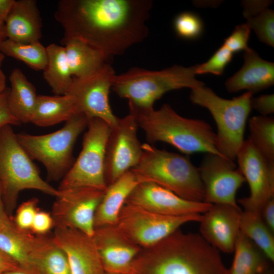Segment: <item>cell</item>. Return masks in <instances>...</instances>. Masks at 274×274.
Instances as JSON below:
<instances>
[{
  "label": "cell",
  "mask_w": 274,
  "mask_h": 274,
  "mask_svg": "<svg viewBox=\"0 0 274 274\" xmlns=\"http://www.w3.org/2000/svg\"><path fill=\"white\" fill-rule=\"evenodd\" d=\"M12 220V217L7 214L5 210L3 200V189L0 183V226L10 223Z\"/></svg>",
  "instance_id": "43"
},
{
  "label": "cell",
  "mask_w": 274,
  "mask_h": 274,
  "mask_svg": "<svg viewBox=\"0 0 274 274\" xmlns=\"http://www.w3.org/2000/svg\"><path fill=\"white\" fill-rule=\"evenodd\" d=\"M150 143H167L186 154L203 152L221 156L216 147V133L206 121L184 117L167 104L159 109L129 110Z\"/></svg>",
  "instance_id": "3"
},
{
  "label": "cell",
  "mask_w": 274,
  "mask_h": 274,
  "mask_svg": "<svg viewBox=\"0 0 274 274\" xmlns=\"http://www.w3.org/2000/svg\"><path fill=\"white\" fill-rule=\"evenodd\" d=\"M79 113L74 98L68 94L38 96L30 123L46 127L66 121Z\"/></svg>",
  "instance_id": "26"
},
{
  "label": "cell",
  "mask_w": 274,
  "mask_h": 274,
  "mask_svg": "<svg viewBox=\"0 0 274 274\" xmlns=\"http://www.w3.org/2000/svg\"><path fill=\"white\" fill-rule=\"evenodd\" d=\"M0 52L4 55L20 60L37 71H44L47 61L46 47L40 42L20 43L6 39L0 45Z\"/></svg>",
  "instance_id": "32"
},
{
  "label": "cell",
  "mask_w": 274,
  "mask_h": 274,
  "mask_svg": "<svg viewBox=\"0 0 274 274\" xmlns=\"http://www.w3.org/2000/svg\"><path fill=\"white\" fill-rule=\"evenodd\" d=\"M140 183L131 170L109 185L94 216V227L115 225L128 196Z\"/></svg>",
  "instance_id": "22"
},
{
  "label": "cell",
  "mask_w": 274,
  "mask_h": 274,
  "mask_svg": "<svg viewBox=\"0 0 274 274\" xmlns=\"http://www.w3.org/2000/svg\"><path fill=\"white\" fill-rule=\"evenodd\" d=\"M234 256L227 274H260L271 266L264 253L241 231L236 240Z\"/></svg>",
  "instance_id": "28"
},
{
  "label": "cell",
  "mask_w": 274,
  "mask_h": 274,
  "mask_svg": "<svg viewBox=\"0 0 274 274\" xmlns=\"http://www.w3.org/2000/svg\"><path fill=\"white\" fill-rule=\"evenodd\" d=\"M261 217L268 227L274 232V198L268 200L262 207L260 211Z\"/></svg>",
  "instance_id": "41"
},
{
  "label": "cell",
  "mask_w": 274,
  "mask_h": 274,
  "mask_svg": "<svg viewBox=\"0 0 274 274\" xmlns=\"http://www.w3.org/2000/svg\"><path fill=\"white\" fill-rule=\"evenodd\" d=\"M7 39L5 22L1 18H0V45L1 44Z\"/></svg>",
  "instance_id": "47"
},
{
  "label": "cell",
  "mask_w": 274,
  "mask_h": 274,
  "mask_svg": "<svg viewBox=\"0 0 274 274\" xmlns=\"http://www.w3.org/2000/svg\"><path fill=\"white\" fill-rule=\"evenodd\" d=\"M52 209L54 227H70L93 236L94 216L106 190L79 187L59 190Z\"/></svg>",
  "instance_id": "12"
},
{
  "label": "cell",
  "mask_w": 274,
  "mask_h": 274,
  "mask_svg": "<svg viewBox=\"0 0 274 274\" xmlns=\"http://www.w3.org/2000/svg\"><path fill=\"white\" fill-rule=\"evenodd\" d=\"M198 169L204 190V202L239 207L236 192L246 180L234 161L206 153Z\"/></svg>",
  "instance_id": "15"
},
{
  "label": "cell",
  "mask_w": 274,
  "mask_h": 274,
  "mask_svg": "<svg viewBox=\"0 0 274 274\" xmlns=\"http://www.w3.org/2000/svg\"><path fill=\"white\" fill-rule=\"evenodd\" d=\"M0 183L5 210L10 217L22 190H37L55 197L59 193L57 189L42 178L10 125L0 128Z\"/></svg>",
  "instance_id": "7"
},
{
  "label": "cell",
  "mask_w": 274,
  "mask_h": 274,
  "mask_svg": "<svg viewBox=\"0 0 274 274\" xmlns=\"http://www.w3.org/2000/svg\"><path fill=\"white\" fill-rule=\"evenodd\" d=\"M260 274H274V271L273 268H272V267L270 266L269 268Z\"/></svg>",
  "instance_id": "48"
},
{
  "label": "cell",
  "mask_w": 274,
  "mask_h": 274,
  "mask_svg": "<svg viewBox=\"0 0 274 274\" xmlns=\"http://www.w3.org/2000/svg\"><path fill=\"white\" fill-rule=\"evenodd\" d=\"M139 126L131 114L118 118L111 127L106 144L104 173L107 186L135 166L142 154Z\"/></svg>",
  "instance_id": "13"
},
{
  "label": "cell",
  "mask_w": 274,
  "mask_h": 274,
  "mask_svg": "<svg viewBox=\"0 0 274 274\" xmlns=\"http://www.w3.org/2000/svg\"><path fill=\"white\" fill-rule=\"evenodd\" d=\"M31 267L40 274H72L66 256L52 236L38 235L31 255Z\"/></svg>",
  "instance_id": "27"
},
{
  "label": "cell",
  "mask_w": 274,
  "mask_h": 274,
  "mask_svg": "<svg viewBox=\"0 0 274 274\" xmlns=\"http://www.w3.org/2000/svg\"><path fill=\"white\" fill-rule=\"evenodd\" d=\"M9 89L0 94V128L5 125H18L20 123L11 114L8 106Z\"/></svg>",
  "instance_id": "40"
},
{
  "label": "cell",
  "mask_w": 274,
  "mask_h": 274,
  "mask_svg": "<svg viewBox=\"0 0 274 274\" xmlns=\"http://www.w3.org/2000/svg\"><path fill=\"white\" fill-rule=\"evenodd\" d=\"M48 61L43 77L55 95L66 94L73 81L63 46L51 44L46 47Z\"/></svg>",
  "instance_id": "29"
},
{
  "label": "cell",
  "mask_w": 274,
  "mask_h": 274,
  "mask_svg": "<svg viewBox=\"0 0 274 274\" xmlns=\"http://www.w3.org/2000/svg\"><path fill=\"white\" fill-rule=\"evenodd\" d=\"M9 80L7 100L10 112L20 124L31 122L38 96L35 87L19 68L12 70Z\"/></svg>",
  "instance_id": "23"
},
{
  "label": "cell",
  "mask_w": 274,
  "mask_h": 274,
  "mask_svg": "<svg viewBox=\"0 0 274 274\" xmlns=\"http://www.w3.org/2000/svg\"><path fill=\"white\" fill-rule=\"evenodd\" d=\"M252 92L246 91L230 99L223 98L204 85L191 89V102L208 110L216 124V147L218 152L232 161L236 160L245 141V130L252 109Z\"/></svg>",
  "instance_id": "6"
},
{
  "label": "cell",
  "mask_w": 274,
  "mask_h": 274,
  "mask_svg": "<svg viewBox=\"0 0 274 274\" xmlns=\"http://www.w3.org/2000/svg\"><path fill=\"white\" fill-rule=\"evenodd\" d=\"M39 200L32 198L22 203L12 217L15 225L20 229L30 231L35 215L39 210Z\"/></svg>",
  "instance_id": "36"
},
{
  "label": "cell",
  "mask_w": 274,
  "mask_h": 274,
  "mask_svg": "<svg viewBox=\"0 0 274 274\" xmlns=\"http://www.w3.org/2000/svg\"><path fill=\"white\" fill-rule=\"evenodd\" d=\"M152 6L150 0H61L54 17L62 38L81 40L109 58L147 37Z\"/></svg>",
  "instance_id": "1"
},
{
  "label": "cell",
  "mask_w": 274,
  "mask_h": 274,
  "mask_svg": "<svg viewBox=\"0 0 274 274\" xmlns=\"http://www.w3.org/2000/svg\"><path fill=\"white\" fill-rule=\"evenodd\" d=\"M241 212L239 207L212 204L199 222L200 235L219 251L233 252L240 232Z\"/></svg>",
  "instance_id": "19"
},
{
  "label": "cell",
  "mask_w": 274,
  "mask_h": 274,
  "mask_svg": "<svg viewBox=\"0 0 274 274\" xmlns=\"http://www.w3.org/2000/svg\"><path fill=\"white\" fill-rule=\"evenodd\" d=\"M4 274H40L33 268H27L19 266L17 268Z\"/></svg>",
  "instance_id": "45"
},
{
  "label": "cell",
  "mask_w": 274,
  "mask_h": 274,
  "mask_svg": "<svg viewBox=\"0 0 274 274\" xmlns=\"http://www.w3.org/2000/svg\"><path fill=\"white\" fill-rule=\"evenodd\" d=\"M54 227L51 214L40 210L36 213L30 231L37 235H46Z\"/></svg>",
  "instance_id": "38"
},
{
  "label": "cell",
  "mask_w": 274,
  "mask_h": 274,
  "mask_svg": "<svg viewBox=\"0 0 274 274\" xmlns=\"http://www.w3.org/2000/svg\"><path fill=\"white\" fill-rule=\"evenodd\" d=\"M139 163L131 169L141 183H152L190 201L203 202L204 190L198 168L186 156L142 145Z\"/></svg>",
  "instance_id": "4"
},
{
  "label": "cell",
  "mask_w": 274,
  "mask_h": 274,
  "mask_svg": "<svg viewBox=\"0 0 274 274\" xmlns=\"http://www.w3.org/2000/svg\"><path fill=\"white\" fill-rule=\"evenodd\" d=\"M240 231L251 239L271 262L274 261V235L263 221L260 213L242 211Z\"/></svg>",
  "instance_id": "31"
},
{
  "label": "cell",
  "mask_w": 274,
  "mask_h": 274,
  "mask_svg": "<svg viewBox=\"0 0 274 274\" xmlns=\"http://www.w3.org/2000/svg\"><path fill=\"white\" fill-rule=\"evenodd\" d=\"M201 217L200 214L164 215L125 203L115 226L133 243L142 249H146L162 241L185 223L199 222Z\"/></svg>",
  "instance_id": "10"
},
{
  "label": "cell",
  "mask_w": 274,
  "mask_h": 274,
  "mask_svg": "<svg viewBox=\"0 0 274 274\" xmlns=\"http://www.w3.org/2000/svg\"><path fill=\"white\" fill-rule=\"evenodd\" d=\"M5 26L7 39L20 43L40 42L42 20L36 1L15 0Z\"/></svg>",
  "instance_id": "21"
},
{
  "label": "cell",
  "mask_w": 274,
  "mask_h": 274,
  "mask_svg": "<svg viewBox=\"0 0 274 274\" xmlns=\"http://www.w3.org/2000/svg\"><path fill=\"white\" fill-rule=\"evenodd\" d=\"M219 251L198 234L180 229L133 262L132 274H227Z\"/></svg>",
  "instance_id": "2"
},
{
  "label": "cell",
  "mask_w": 274,
  "mask_h": 274,
  "mask_svg": "<svg viewBox=\"0 0 274 274\" xmlns=\"http://www.w3.org/2000/svg\"><path fill=\"white\" fill-rule=\"evenodd\" d=\"M236 160L250 191L238 202L244 211L260 213L264 205L274 198V163L264 159L249 139L244 141Z\"/></svg>",
  "instance_id": "14"
},
{
  "label": "cell",
  "mask_w": 274,
  "mask_h": 274,
  "mask_svg": "<svg viewBox=\"0 0 274 274\" xmlns=\"http://www.w3.org/2000/svg\"><path fill=\"white\" fill-rule=\"evenodd\" d=\"M4 58H5V55L1 52H0V67L4 59Z\"/></svg>",
  "instance_id": "49"
},
{
  "label": "cell",
  "mask_w": 274,
  "mask_h": 274,
  "mask_svg": "<svg viewBox=\"0 0 274 274\" xmlns=\"http://www.w3.org/2000/svg\"><path fill=\"white\" fill-rule=\"evenodd\" d=\"M248 126V139L264 159L274 163L273 118L261 115L253 116L249 119Z\"/></svg>",
  "instance_id": "33"
},
{
  "label": "cell",
  "mask_w": 274,
  "mask_h": 274,
  "mask_svg": "<svg viewBox=\"0 0 274 274\" xmlns=\"http://www.w3.org/2000/svg\"><path fill=\"white\" fill-rule=\"evenodd\" d=\"M6 84V78L5 75L0 67V94L4 92L7 89Z\"/></svg>",
  "instance_id": "46"
},
{
  "label": "cell",
  "mask_w": 274,
  "mask_h": 274,
  "mask_svg": "<svg viewBox=\"0 0 274 274\" xmlns=\"http://www.w3.org/2000/svg\"><path fill=\"white\" fill-rule=\"evenodd\" d=\"M15 0H0V18L6 20Z\"/></svg>",
  "instance_id": "44"
},
{
  "label": "cell",
  "mask_w": 274,
  "mask_h": 274,
  "mask_svg": "<svg viewBox=\"0 0 274 274\" xmlns=\"http://www.w3.org/2000/svg\"><path fill=\"white\" fill-rule=\"evenodd\" d=\"M52 237L64 252L72 274L105 272L92 236L75 228L54 227Z\"/></svg>",
  "instance_id": "18"
},
{
  "label": "cell",
  "mask_w": 274,
  "mask_h": 274,
  "mask_svg": "<svg viewBox=\"0 0 274 274\" xmlns=\"http://www.w3.org/2000/svg\"><path fill=\"white\" fill-rule=\"evenodd\" d=\"M19 265L0 249V274L17 268Z\"/></svg>",
  "instance_id": "42"
},
{
  "label": "cell",
  "mask_w": 274,
  "mask_h": 274,
  "mask_svg": "<svg viewBox=\"0 0 274 274\" xmlns=\"http://www.w3.org/2000/svg\"><path fill=\"white\" fill-rule=\"evenodd\" d=\"M252 109L258 111L261 116H268L274 113V95L266 94L251 99Z\"/></svg>",
  "instance_id": "39"
},
{
  "label": "cell",
  "mask_w": 274,
  "mask_h": 274,
  "mask_svg": "<svg viewBox=\"0 0 274 274\" xmlns=\"http://www.w3.org/2000/svg\"><path fill=\"white\" fill-rule=\"evenodd\" d=\"M233 53L223 45L206 62L197 64L195 73H211L217 76L223 74L226 66L231 62Z\"/></svg>",
  "instance_id": "35"
},
{
  "label": "cell",
  "mask_w": 274,
  "mask_h": 274,
  "mask_svg": "<svg viewBox=\"0 0 274 274\" xmlns=\"http://www.w3.org/2000/svg\"><path fill=\"white\" fill-rule=\"evenodd\" d=\"M174 26L177 35L185 39L198 38L203 31V23L199 16L192 12H183L175 19Z\"/></svg>",
  "instance_id": "34"
},
{
  "label": "cell",
  "mask_w": 274,
  "mask_h": 274,
  "mask_svg": "<svg viewBox=\"0 0 274 274\" xmlns=\"http://www.w3.org/2000/svg\"><path fill=\"white\" fill-rule=\"evenodd\" d=\"M105 272L132 274L134 260L142 250L115 225L96 228L92 236Z\"/></svg>",
  "instance_id": "17"
},
{
  "label": "cell",
  "mask_w": 274,
  "mask_h": 274,
  "mask_svg": "<svg viewBox=\"0 0 274 274\" xmlns=\"http://www.w3.org/2000/svg\"><path fill=\"white\" fill-rule=\"evenodd\" d=\"M102 274H109V273H108L107 272H104Z\"/></svg>",
  "instance_id": "50"
},
{
  "label": "cell",
  "mask_w": 274,
  "mask_h": 274,
  "mask_svg": "<svg viewBox=\"0 0 274 274\" xmlns=\"http://www.w3.org/2000/svg\"><path fill=\"white\" fill-rule=\"evenodd\" d=\"M72 76H88L107 63L108 58L99 50L78 39H62Z\"/></svg>",
  "instance_id": "24"
},
{
  "label": "cell",
  "mask_w": 274,
  "mask_h": 274,
  "mask_svg": "<svg viewBox=\"0 0 274 274\" xmlns=\"http://www.w3.org/2000/svg\"><path fill=\"white\" fill-rule=\"evenodd\" d=\"M86 116L78 113L60 129L43 135L16 134L18 142L32 160L45 166L48 181L61 180L73 164V151L79 135L87 126Z\"/></svg>",
  "instance_id": "8"
},
{
  "label": "cell",
  "mask_w": 274,
  "mask_h": 274,
  "mask_svg": "<svg viewBox=\"0 0 274 274\" xmlns=\"http://www.w3.org/2000/svg\"><path fill=\"white\" fill-rule=\"evenodd\" d=\"M251 29L247 23L235 26L231 34L225 39L223 45L233 53L246 51L249 47L248 43Z\"/></svg>",
  "instance_id": "37"
},
{
  "label": "cell",
  "mask_w": 274,
  "mask_h": 274,
  "mask_svg": "<svg viewBox=\"0 0 274 274\" xmlns=\"http://www.w3.org/2000/svg\"><path fill=\"white\" fill-rule=\"evenodd\" d=\"M243 58L242 67L225 83L228 92L246 90L253 94L273 85V62L263 59L250 48L244 51Z\"/></svg>",
  "instance_id": "20"
},
{
  "label": "cell",
  "mask_w": 274,
  "mask_h": 274,
  "mask_svg": "<svg viewBox=\"0 0 274 274\" xmlns=\"http://www.w3.org/2000/svg\"><path fill=\"white\" fill-rule=\"evenodd\" d=\"M196 67L174 65L160 71L134 67L116 75L112 88L128 100L129 110L153 109L155 102L168 91L204 85L195 77Z\"/></svg>",
  "instance_id": "5"
},
{
  "label": "cell",
  "mask_w": 274,
  "mask_h": 274,
  "mask_svg": "<svg viewBox=\"0 0 274 274\" xmlns=\"http://www.w3.org/2000/svg\"><path fill=\"white\" fill-rule=\"evenodd\" d=\"M271 1L247 0L242 2L243 15L251 30L261 42L274 46V11L268 8Z\"/></svg>",
  "instance_id": "30"
},
{
  "label": "cell",
  "mask_w": 274,
  "mask_h": 274,
  "mask_svg": "<svg viewBox=\"0 0 274 274\" xmlns=\"http://www.w3.org/2000/svg\"><path fill=\"white\" fill-rule=\"evenodd\" d=\"M125 203L172 216L204 213L212 205L204 201L185 199L160 186L147 182L139 183L130 193Z\"/></svg>",
  "instance_id": "16"
},
{
  "label": "cell",
  "mask_w": 274,
  "mask_h": 274,
  "mask_svg": "<svg viewBox=\"0 0 274 274\" xmlns=\"http://www.w3.org/2000/svg\"><path fill=\"white\" fill-rule=\"evenodd\" d=\"M115 76L113 68L107 63L88 76L74 77L66 94L74 98L79 113L87 119L99 118L112 127L118 119L109 102L110 91Z\"/></svg>",
  "instance_id": "11"
},
{
  "label": "cell",
  "mask_w": 274,
  "mask_h": 274,
  "mask_svg": "<svg viewBox=\"0 0 274 274\" xmlns=\"http://www.w3.org/2000/svg\"><path fill=\"white\" fill-rule=\"evenodd\" d=\"M83 138L82 150L61 179L58 190L90 187L106 190L104 173L106 144L110 126L98 118H88Z\"/></svg>",
  "instance_id": "9"
},
{
  "label": "cell",
  "mask_w": 274,
  "mask_h": 274,
  "mask_svg": "<svg viewBox=\"0 0 274 274\" xmlns=\"http://www.w3.org/2000/svg\"><path fill=\"white\" fill-rule=\"evenodd\" d=\"M37 240V235L20 229L13 220L0 226V249L20 266L32 268L30 257Z\"/></svg>",
  "instance_id": "25"
}]
</instances>
